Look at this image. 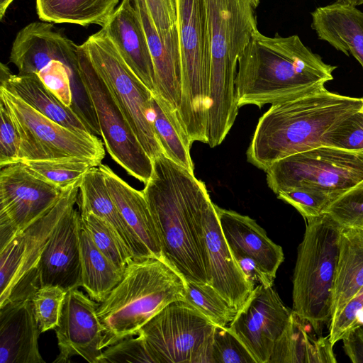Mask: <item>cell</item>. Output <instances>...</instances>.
Instances as JSON below:
<instances>
[{
  "label": "cell",
  "instance_id": "obj_1",
  "mask_svg": "<svg viewBox=\"0 0 363 363\" xmlns=\"http://www.w3.org/2000/svg\"><path fill=\"white\" fill-rule=\"evenodd\" d=\"M164 259L186 282L210 284L204 213L211 201L205 184L163 153L143 190Z\"/></svg>",
  "mask_w": 363,
  "mask_h": 363
},
{
  "label": "cell",
  "instance_id": "obj_2",
  "mask_svg": "<svg viewBox=\"0 0 363 363\" xmlns=\"http://www.w3.org/2000/svg\"><path fill=\"white\" fill-rule=\"evenodd\" d=\"M362 105V98L330 92L325 85L272 104L258 121L247 150V161L266 171L291 155L331 146L334 131Z\"/></svg>",
  "mask_w": 363,
  "mask_h": 363
},
{
  "label": "cell",
  "instance_id": "obj_3",
  "mask_svg": "<svg viewBox=\"0 0 363 363\" xmlns=\"http://www.w3.org/2000/svg\"><path fill=\"white\" fill-rule=\"evenodd\" d=\"M337 68L297 35L268 37L259 30L241 54L235 89L239 108L277 104L325 85Z\"/></svg>",
  "mask_w": 363,
  "mask_h": 363
},
{
  "label": "cell",
  "instance_id": "obj_4",
  "mask_svg": "<svg viewBox=\"0 0 363 363\" xmlns=\"http://www.w3.org/2000/svg\"><path fill=\"white\" fill-rule=\"evenodd\" d=\"M210 53L208 145H220L239 106L235 89L238 60L259 30L250 0H204Z\"/></svg>",
  "mask_w": 363,
  "mask_h": 363
},
{
  "label": "cell",
  "instance_id": "obj_5",
  "mask_svg": "<svg viewBox=\"0 0 363 363\" xmlns=\"http://www.w3.org/2000/svg\"><path fill=\"white\" fill-rule=\"evenodd\" d=\"M186 282L166 260L134 259L123 278L98 306L101 349L138 334L168 304L185 299Z\"/></svg>",
  "mask_w": 363,
  "mask_h": 363
},
{
  "label": "cell",
  "instance_id": "obj_6",
  "mask_svg": "<svg viewBox=\"0 0 363 363\" xmlns=\"http://www.w3.org/2000/svg\"><path fill=\"white\" fill-rule=\"evenodd\" d=\"M305 220L292 279V311L320 336L331 320L342 227L327 213Z\"/></svg>",
  "mask_w": 363,
  "mask_h": 363
},
{
  "label": "cell",
  "instance_id": "obj_7",
  "mask_svg": "<svg viewBox=\"0 0 363 363\" xmlns=\"http://www.w3.org/2000/svg\"><path fill=\"white\" fill-rule=\"evenodd\" d=\"M182 72L177 116L192 143H208L210 53L204 0H176Z\"/></svg>",
  "mask_w": 363,
  "mask_h": 363
},
{
  "label": "cell",
  "instance_id": "obj_8",
  "mask_svg": "<svg viewBox=\"0 0 363 363\" xmlns=\"http://www.w3.org/2000/svg\"><path fill=\"white\" fill-rule=\"evenodd\" d=\"M82 45L142 147L153 160L163 153L153 125V93L128 66L102 29Z\"/></svg>",
  "mask_w": 363,
  "mask_h": 363
},
{
  "label": "cell",
  "instance_id": "obj_9",
  "mask_svg": "<svg viewBox=\"0 0 363 363\" xmlns=\"http://www.w3.org/2000/svg\"><path fill=\"white\" fill-rule=\"evenodd\" d=\"M265 172L276 194L306 187L340 197L363 179V150L323 145L284 157Z\"/></svg>",
  "mask_w": 363,
  "mask_h": 363
},
{
  "label": "cell",
  "instance_id": "obj_10",
  "mask_svg": "<svg viewBox=\"0 0 363 363\" xmlns=\"http://www.w3.org/2000/svg\"><path fill=\"white\" fill-rule=\"evenodd\" d=\"M0 99L8 107L20 136V162L76 157L96 167L101 164L104 144L94 134L60 125L2 86Z\"/></svg>",
  "mask_w": 363,
  "mask_h": 363
},
{
  "label": "cell",
  "instance_id": "obj_11",
  "mask_svg": "<svg viewBox=\"0 0 363 363\" xmlns=\"http://www.w3.org/2000/svg\"><path fill=\"white\" fill-rule=\"evenodd\" d=\"M216 325L186 301L168 304L138 334L155 363H211Z\"/></svg>",
  "mask_w": 363,
  "mask_h": 363
},
{
  "label": "cell",
  "instance_id": "obj_12",
  "mask_svg": "<svg viewBox=\"0 0 363 363\" xmlns=\"http://www.w3.org/2000/svg\"><path fill=\"white\" fill-rule=\"evenodd\" d=\"M78 72L108 154L129 175L145 184L152 174L153 160L94 69L82 45L78 48Z\"/></svg>",
  "mask_w": 363,
  "mask_h": 363
},
{
  "label": "cell",
  "instance_id": "obj_13",
  "mask_svg": "<svg viewBox=\"0 0 363 363\" xmlns=\"http://www.w3.org/2000/svg\"><path fill=\"white\" fill-rule=\"evenodd\" d=\"M63 189L31 174L22 162L0 172V249L46 213Z\"/></svg>",
  "mask_w": 363,
  "mask_h": 363
},
{
  "label": "cell",
  "instance_id": "obj_14",
  "mask_svg": "<svg viewBox=\"0 0 363 363\" xmlns=\"http://www.w3.org/2000/svg\"><path fill=\"white\" fill-rule=\"evenodd\" d=\"M81 181L64 189L46 213L0 249V306L21 280L36 267L57 224L67 210L78 202Z\"/></svg>",
  "mask_w": 363,
  "mask_h": 363
},
{
  "label": "cell",
  "instance_id": "obj_15",
  "mask_svg": "<svg viewBox=\"0 0 363 363\" xmlns=\"http://www.w3.org/2000/svg\"><path fill=\"white\" fill-rule=\"evenodd\" d=\"M292 310L284 306L272 286L254 288L228 328L256 363H268L274 344L287 325Z\"/></svg>",
  "mask_w": 363,
  "mask_h": 363
},
{
  "label": "cell",
  "instance_id": "obj_16",
  "mask_svg": "<svg viewBox=\"0 0 363 363\" xmlns=\"http://www.w3.org/2000/svg\"><path fill=\"white\" fill-rule=\"evenodd\" d=\"M98 304L78 289L67 291L55 331L59 354L54 363L69 362L80 356L89 363H98L103 350V329Z\"/></svg>",
  "mask_w": 363,
  "mask_h": 363
},
{
  "label": "cell",
  "instance_id": "obj_17",
  "mask_svg": "<svg viewBox=\"0 0 363 363\" xmlns=\"http://www.w3.org/2000/svg\"><path fill=\"white\" fill-rule=\"evenodd\" d=\"M80 211L75 205L61 218L36 266L40 286L55 285L67 291L82 286Z\"/></svg>",
  "mask_w": 363,
  "mask_h": 363
},
{
  "label": "cell",
  "instance_id": "obj_18",
  "mask_svg": "<svg viewBox=\"0 0 363 363\" xmlns=\"http://www.w3.org/2000/svg\"><path fill=\"white\" fill-rule=\"evenodd\" d=\"M78 48L52 23L35 21L16 34L9 61L20 74H36L52 60L77 67Z\"/></svg>",
  "mask_w": 363,
  "mask_h": 363
},
{
  "label": "cell",
  "instance_id": "obj_19",
  "mask_svg": "<svg viewBox=\"0 0 363 363\" xmlns=\"http://www.w3.org/2000/svg\"><path fill=\"white\" fill-rule=\"evenodd\" d=\"M35 291L13 294L0 306V363H45L31 302Z\"/></svg>",
  "mask_w": 363,
  "mask_h": 363
},
{
  "label": "cell",
  "instance_id": "obj_20",
  "mask_svg": "<svg viewBox=\"0 0 363 363\" xmlns=\"http://www.w3.org/2000/svg\"><path fill=\"white\" fill-rule=\"evenodd\" d=\"M214 203L211 201L204 213L203 228L211 273L210 284L236 313L242 307L255 286L250 284L225 240Z\"/></svg>",
  "mask_w": 363,
  "mask_h": 363
},
{
  "label": "cell",
  "instance_id": "obj_21",
  "mask_svg": "<svg viewBox=\"0 0 363 363\" xmlns=\"http://www.w3.org/2000/svg\"><path fill=\"white\" fill-rule=\"evenodd\" d=\"M101 29L128 66L154 94L155 69L135 0H122Z\"/></svg>",
  "mask_w": 363,
  "mask_h": 363
},
{
  "label": "cell",
  "instance_id": "obj_22",
  "mask_svg": "<svg viewBox=\"0 0 363 363\" xmlns=\"http://www.w3.org/2000/svg\"><path fill=\"white\" fill-rule=\"evenodd\" d=\"M220 228L234 258L254 259L273 279L284 262L282 247L274 243L255 220L214 205Z\"/></svg>",
  "mask_w": 363,
  "mask_h": 363
},
{
  "label": "cell",
  "instance_id": "obj_23",
  "mask_svg": "<svg viewBox=\"0 0 363 363\" xmlns=\"http://www.w3.org/2000/svg\"><path fill=\"white\" fill-rule=\"evenodd\" d=\"M135 3L155 69V91L153 94L164 100L177 113L182 94L181 54L177 26L165 38H162L149 16L145 1L135 0Z\"/></svg>",
  "mask_w": 363,
  "mask_h": 363
},
{
  "label": "cell",
  "instance_id": "obj_24",
  "mask_svg": "<svg viewBox=\"0 0 363 363\" xmlns=\"http://www.w3.org/2000/svg\"><path fill=\"white\" fill-rule=\"evenodd\" d=\"M311 16V27L320 40L347 56L350 53L363 67L362 11L337 1L316 8Z\"/></svg>",
  "mask_w": 363,
  "mask_h": 363
},
{
  "label": "cell",
  "instance_id": "obj_25",
  "mask_svg": "<svg viewBox=\"0 0 363 363\" xmlns=\"http://www.w3.org/2000/svg\"><path fill=\"white\" fill-rule=\"evenodd\" d=\"M109 194L126 223L153 257L164 259L160 238L143 191H139L101 164ZM165 260V259H164Z\"/></svg>",
  "mask_w": 363,
  "mask_h": 363
},
{
  "label": "cell",
  "instance_id": "obj_26",
  "mask_svg": "<svg viewBox=\"0 0 363 363\" xmlns=\"http://www.w3.org/2000/svg\"><path fill=\"white\" fill-rule=\"evenodd\" d=\"M0 82V86L60 125L74 130L93 133L79 114L73 108L65 106L46 88L36 74H14L1 62Z\"/></svg>",
  "mask_w": 363,
  "mask_h": 363
},
{
  "label": "cell",
  "instance_id": "obj_27",
  "mask_svg": "<svg viewBox=\"0 0 363 363\" xmlns=\"http://www.w3.org/2000/svg\"><path fill=\"white\" fill-rule=\"evenodd\" d=\"M80 212H90L108 223L118 233L134 259L155 257L126 223L113 200L99 167H91L79 186Z\"/></svg>",
  "mask_w": 363,
  "mask_h": 363
},
{
  "label": "cell",
  "instance_id": "obj_28",
  "mask_svg": "<svg viewBox=\"0 0 363 363\" xmlns=\"http://www.w3.org/2000/svg\"><path fill=\"white\" fill-rule=\"evenodd\" d=\"M362 287L363 230L342 228L332 293L331 320Z\"/></svg>",
  "mask_w": 363,
  "mask_h": 363
},
{
  "label": "cell",
  "instance_id": "obj_29",
  "mask_svg": "<svg viewBox=\"0 0 363 363\" xmlns=\"http://www.w3.org/2000/svg\"><path fill=\"white\" fill-rule=\"evenodd\" d=\"M304 322L292 311L268 363L337 362L329 336L313 339L307 333Z\"/></svg>",
  "mask_w": 363,
  "mask_h": 363
},
{
  "label": "cell",
  "instance_id": "obj_30",
  "mask_svg": "<svg viewBox=\"0 0 363 363\" xmlns=\"http://www.w3.org/2000/svg\"><path fill=\"white\" fill-rule=\"evenodd\" d=\"M118 2L119 0H35V8L42 21L103 27Z\"/></svg>",
  "mask_w": 363,
  "mask_h": 363
},
{
  "label": "cell",
  "instance_id": "obj_31",
  "mask_svg": "<svg viewBox=\"0 0 363 363\" xmlns=\"http://www.w3.org/2000/svg\"><path fill=\"white\" fill-rule=\"evenodd\" d=\"M80 243L82 286L91 299L101 303L119 283L124 272L99 250L82 223Z\"/></svg>",
  "mask_w": 363,
  "mask_h": 363
},
{
  "label": "cell",
  "instance_id": "obj_32",
  "mask_svg": "<svg viewBox=\"0 0 363 363\" xmlns=\"http://www.w3.org/2000/svg\"><path fill=\"white\" fill-rule=\"evenodd\" d=\"M153 125L163 154L169 159L194 173L190 150L192 145L176 111L162 98L153 94Z\"/></svg>",
  "mask_w": 363,
  "mask_h": 363
},
{
  "label": "cell",
  "instance_id": "obj_33",
  "mask_svg": "<svg viewBox=\"0 0 363 363\" xmlns=\"http://www.w3.org/2000/svg\"><path fill=\"white\" fill-rule=\"evenodd\" d=\"M82 225L99 250L124 272L134 259L116 230L106 221L90 212H80Z\"/></svg>",
  "mask_w": 363,
  "mask_h": 363
},
{
  "label": "cell",
  "instance_id": "obj_34",
  "mask_svg": "<svg viewBox=\"0 0 363 363\" xmlns=\"http://www.w3.org/2000/svg\"><path fill=\"white\" fill-rule=\"evenodd\" d=\"M22 163L35 177L61 189L82 179L93 167L92 162L80 158L29 160Z\"/></svg>",
  "mask_w": 363,
  "mask_h": 363
},
{
  "label": "cell",
  "instance_id": "obj_35",
  "mask_svg": "<svg viewBox=\"0 0 363 363\" xmlns=\"http://www.w3.org/2000/svg\"><path fill=\"white\" fill-rule=\"evenodd\" d=\"M184 301L196 308L216 325L229 326L236 315L234 308L210 284L186 282Z\"/></svg>",
  "mask_w": 363,
  "mask_h": 363
},
{
  "label": "cell",
  "instance_id": "obj_36",
  "mask_svg": "<svg viewBox=\"0 0 363 363\" xmlns=\"http://www.w3.org/2000/svg\"><path fill=\"white\" fill-rule=\"evenodd\" d=\"M36 74L46 88L65 106L74 108L75 86H83L78 67H72L63 62L52 60Z\"/></svg>",
  "mask_w": 363,
  "mask_h": 363
},
{
  "label": "cell",
  "instance_id": "obj_37",
  "mask_svg": "<svg viewBox=\"0 0 363 363\" xmlns=\"http://www.w3.org/2000/svg\"><path fill=\"white\" fill-rule=\"evenodd\" d=\"M68 291L55 285L39 286L31 296L33 312L40 333L57 327Z\"/></svg>",
  "mask_w": 363,
  "mask_h": 363
},
{
  "label": "cell",
  "instance_id": "obj_38",
  "mask_svg": "<svg viewBox=\"0 0 363 363\" xmlns=\"http://www.w3.org/2000/svg\"><path fill=\"white\" fill-rule=\"evenodd\" d=\"M277 196L295 208L304 220L325 213L330 204L339 197L331 193L306 187L281 191Z\"/></svg>",
  "mask_w": 363,
  "mask_h": 363
},
{
  "label": "cell",
  "instance_id": "obj_39",
  "mask_svg": "<svg viewBox=\"0 0 363 363\" xmlns=\"http://www.w3.org/2000/svg\"><path fill=\"white\" fill-rule=\"evenodd\" d=\"M325 213L342 228H363V179L334 201Z\"/></svg>",
  "mask_w": 363,
  "mask_h": 363
},
{
  "label": "cell",
  "instance_id": "obj_40",
  "mask_svg": "<svg viewBox=\"0 0 363 363\" xmlns=\"http://www.w3.org/2000/svg\"><path fill=\"white\" fill-rule=\"evenodd\" d=\"M211 363H256L242 342L228 326L216 325L211 350Z\"/></svg>",
  "mask_w": 363,
  "mask_h": 363
},
{
  "label": "cell",
  "instance_id": "obj_41",
  "mask_svg": "<svg viewBox=\"0 0 363 363\" xmlns=\"http://www.w3.org/2000/svg\"><path fill=\"white\" fill-rule=\"evenodd\" d=\"M155 363L143 337H128L103 350L98 363Z\"/></svg>",
  "mask_w": 363,
  "mask_h": 363
},
{
  "label": "cell",
  "instance_id": "obj_42",
  "mask_svg": "<svg viewBox=\"0 0 363 363\" xmlns=\"http://www.w3.org/2000/svg\"><path fill=\"white\" fill-rule=\"evenodd\" d=\"M0 167L20 162L21 140L6 104L0 99Z\"/></svg>",
  "mask_w": 363,
  "mask_h": 363
},
{
  "label": "cell",
  "instance_id": "obj_43",
  "mask_svg": "<svg viewBox=\"0 0 363 363\" xmlns=\"http://www.w3.org/2000/svg\"><path fill=\"white\" fill-rule=\"evenodd\" d=\"M363 312V287L346 304L340 313L329 324V338L334 345L351 330L362 325L360 315Z\"/></svg>",
  "mask_w": 363,
  "mask_h": 363
},
{
  "label": "cell",
  "instance_id": "obj_44",
  "mask_svg": "<svg viewBox=\"0 0 363 363\" xmlns=\"http://www.w3.org/2000/svg\"><path fill=\"white\" fill-rule=\"evenodd\" d=\"M331 146L363 150V113L360 111L345 120L333 133Z\"/></svg>",
  "mask_w": 363,
  "mask_h": 363
},
{
  "label": "cell",
  "instance_id": "obj_45",
  "mask_svg": "<svg viewBox=\"0 0 363 363\" xmlns=\"http://www.w3.org/2000/svg\"><path fill=\"white\" fill-rule=\"evenodd\" d=\"M149 16L162 38L176 26V0H144Z\"/></svg>",
  "mask_w": 363,
  "mask_h": 363
},
{
  "label": "cell",
  "instance_id": "obj_46",
  "mask_svg": "<svg viewBox=\"0 0 363 363\" xmlns=\"http://www.w3.org/2000/svg\"><path fill=\"white\" fill-rule=\"evenodd\" d=\"M345 354L353 363H363V325L351 330L342 340Z\"/></svg>",
  "mask_w": 363,
  "mask_h": 363
},
{
  "label": "cell",
  "instance_id": "obj_47",
  "mask_svg": "<svg viewBox=\"0 0 363 363\" xmlns=\"http://www.w3.org/2000/svg\"><path fill=\"white\" fill-rule=\"evenodd\" d=\"M13 0H0V19L1 20Z\"/></svg>",
  "mask_w": 363,
  "mask_h": 363
},
{
  "label": "cell",
  "instance_id": "obj_48",
  "mask_svg": "<svg viewBox=\"0 0 363 363\" xmlns=\"http://www.w3.org/2000/svg\"><path fill=\"white\" fill-rule=\"evenodd\" d=\"M337 1L357 7L363 4V0H337Z\"/></svg>",
  "mask_w": 363,
  "mask_h": 363
},
{
  "label": "cell",
  "instance_id": "obj_49",
  "mask_svg": "<svg viewBox=\"0 0 363 363\" xmlns=\"http://www.w3.org/2000/svg\"><path fill=\"white\" fill-rule=\"evenodd\" d=\"M250 1L255 9L259 6L260 3V0H250Z\"/></svg>",
  "mask_w": 363,
  "mask_h": 363
},
{
  "label": "cell",
  "instance_id": "obj_50",
  "mask_svg": "<svg viewBox=\"0 0 363 363\" xmlns=\"http://www.w3.org/2000/svg\"><path fill=\"white\" fill-rule=\"evenodd\" d=\"M362 108L360 109V111H362L363 113V96L362 97Z\"/></svg>",
  "mask_w": 363,
  "mask_h": 363
},
{
  "label": "cell",
  "instance_id": "obj_51",
  "mask_svg": "<svg viewBox=\"0 0 363 363\" xmlns=\"http://www.w3.org/2000/svg\"><path fill=\"white\" fill-rule=\"evenodd\" d=\"M361 229H362V230H363V228H361Z\"/></svg>",
  "mask_w": 363,
  "mask_h": 363
}]
</instances>
